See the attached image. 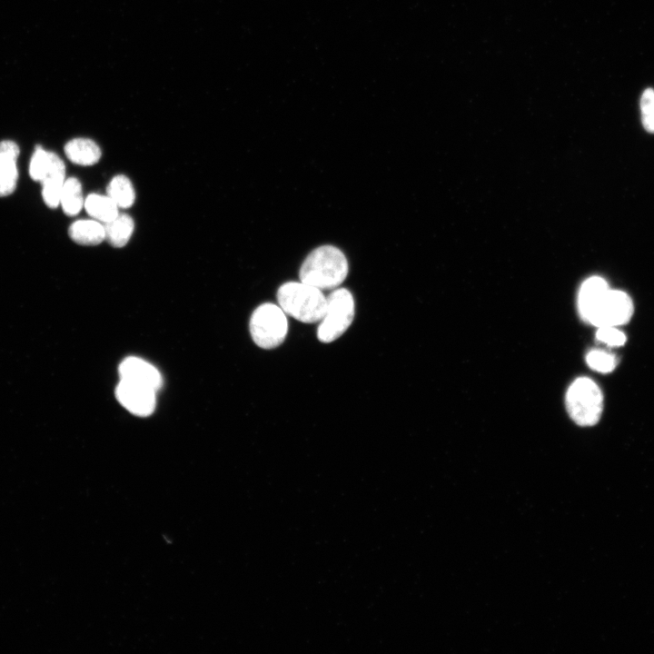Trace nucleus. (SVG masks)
<instances>
[{"label":"nucleus","mask_w":654,"mask_h":654,"mask_svg":"<svg viewBox=\"0 0 654 654\" xmlns=\"http://www.w3.org/2000/svg\"><path fill=\"white\" fill-rule=\"evenodd\" d=\"M105 240L114 247H124L129 241L134 228L133 218L126 213H118L104 224Z\"/></svg>","instance_id":"obj_14"},{"label":"nucleus","mask_w":654,"mask_h":654,"mask_svg":"<svg viewBox=\"0 0 654 654\" xmlns=\"http://www.w3.org/2000/svg\"><path fill=\"white\" fill-rule=\"evenodd\" d=\"M566 407L575 423L593 426L600 421L603 410L601 390L591 379L578 378L568 389Z\"/></svg>","instance_id":"obj_3"},{"label":"nucleus","mask_w":654,"mask_h":654,"mask_svg":"<svg viewBox=\"0 0 654 654\" xmlns=\"http://www.w3.org/2000/svg\"><path fill=\"white\" fill-rule=\"evenodd\" d=\"M84 203L82 185L79 180L74 177L66 179L60 198L64 213L68 216H74L81 211Z\"/></svg>","instance_id":"obj_16"},{"label":"nucleus","mask_w":654,"mask_h":654,"mask_svg":"<svg viewBox=\"0 0 654 654\" xmlns=\"http://www.w3.org/2000/svg\"><path fill=\"white\" fill-rule=\"evenodd\" d=\"M632 314L633 303L630 297L622 291L609 289L587 322L597 327H618L627 323Z\"/></svg>","instance_id":"obj_6"},{"label":"nucleus","mask_w":654,"mask_h":654,"mask_svg":"<svg viewBox=\"0 0 654 654\" xmlns=\"http://www.w3.org/2000/svg\"><path fill=\"white\" fill-rule=\"evenodd\" d=\"M64 181L65 165L63 160L52 152L48 172L41 182L43 199L48 207L56 208L60 204Z\"/></svg>","instance_id":"obj_10"},{"label":"nucleus","mask_w":654,"mask_h":654,"mask_svg":"<svg viewBox=\"0 0 654 654\" xmlns=\"http://www.w3.org/2000/svg\"><path fill=\"white\" fill-rule=\"evenodd\" d=\"M641 121L649 133H654V90L647 88L640 97Z\"/></svg>","instance_id":"obj_20"},{"label":"nucleus","mask_w":654,"mask_h":654,"mask_svg":"<svg viewBox=\"0 0 654 654\" xmlns=\"http://www.w3.org/2000/svg\"><path fill=\"white\" fill-rule=\"evenodd\" d=\"M66 157L74 164L88 166L96 164L101 158V149L93 140L75 138L64 145Z\"/></svg>","instance_id":"obj_12"},{"label":"nucleus","mask_w":654,"mask_h":654,"mask_svg":"<svg viewBox=\"0 0 654 654\" xmlns=\"http://www.w3.org/2000/svg\"><path fill=\"white\" fill-rule=\"evenodd\" d=\"M249 326L253 342L263 349L282 344L288 332L286 313L271 302L263 303L253 311Z\"/></svg>","instance_id":"obj_5"},{"label":"nucleus","mask_w":654,"mask_h":654,"mask_svg":"<svg viewBox=\"0 0 654 654\" xmlns=\"http://www.w3.org/2000/svg\"><path fill=\"white\" fill-rule=\"evenodd\" d=\"M282 311L305 323L321 322L326 311V297L322 290L302 282H288L277 291Z\"/></svg>","instance_id":"obj_2"},{"label":"nucleus","mask_w":654,"mask_h":654,"mask_svg":"<svg viewBox=\"0 0 654 654\" xmlns=\"http://www.w3.org/2000/svg\"><path fill=\"white\" fill-rule=\"evenodd\" d=\"M156 391L149 387L120 380L115 395L118 401L134 415L145 417L155 408Z\"/></svg>","instance_id":"obj_7"},{"label":"nucleus","mask_w":654,"mask_h":654,"mask_svg":"<svg viewBox=\"0 0 654 654\" xmlns=\"http://www.w3.org/2000/svg\"><path fill=\"white\" fill-rule=\"evenodd\" d=\"M107 195L121 208H129L135 199L132 182L124 174L114 176L107 186Z\"/></svg>","instance_id":"obj_17"},{"label":"nucleus","mask_w":654,"mask_h":654,"mask_svg":"<svg viewBox=\"0 0 654 654\" xmlns=\"http://www.w3.org/2000/svg\"><path fill=\"white\" fill-rule=\"evenodd\" d=\"M596 338L609 346H620L626 342V335L614 326H601L598 328Z\"/></svg>","instance_id":"obj_21"},{"label":"nucleus","mask_w":654,"mask_h":654,"mask_svg":"<svg viewBox=\"0 0 654 654\" xmlns=\"http://www.w3.org/2000/svg\"><path fill=\"white\" fill-rule=\"evenodd\" d=\"M120 380L149 387L157 391L163 385L160 372L151 363L138 357H127L118 368Z\"/></svg>","instance_id":"obj_8"},{"label":"nucleus","mask_w":654,"mask_h":654,"mask_svg":"<svg viewBox=\"0 0 654 654\" xmlns=\"http://www.w3.org/2000/svg\"><path fill=\"white\" fill-rule=\"evenodd\" d=\"M51 155L52 152L41 146L35 147L29 165V174L34 181L41 183L44 180L50 166Z\"/></svg>","instance_id":"obj_18"},{"label":"nucleus","mask_w":654,"mask_h":654,"mask_svg":"<svg viewBox=\"0 0 654 654\" xmlns=\"http://www.w3.org/2000/svg\"><path fill=\"white\" fill-rule=\"evenodd\" d=\"M586 361L590 369L603 373L612 372L617 366L616 357L601 350L590 352L586 356Z\"/></svg>","instance_id":"obj_19"},{"label":"nucleus","mask_w":654,"mask_h":654,"mask_svg":"<svg viewBox=\"0 0 654 654\" xmlns=\"http://www.w3.org/2000/svg\"><path fill=\"white\" fill-rule=\"evenodd\" d=\"M326 311L317 329L318 339L325 343L341 337L354 318V300L347 289H335L326 297Z\"/></svg>","instance_id":"obj_4"},{"label":"nucleus","mask_w":654,"mask_h":654,"mask_svg":"<svg viewBox=\"0 0 654 654\" xmlns=\"http://www.w3.org/2000/svg\"><path fill=\"white\" fill-rule=\"evenodd\" d=\"M609 289L607 282L599 276L590 277L582 283L578 296V308L584 321L588 322Z\"/></svg>","instance_id":"obj_11"},{"label":"nucleus","mask_w":654,"mask_h":654,"mask_svg":"<svg viewBox=\"0 0 654 654\" xmlns=\"http://www.w3.org/2000/svg\"><path fill=\"white\" fill-rule=\"evenodd\" d=\"M349 272L348 261L343 253L333 245H322L313 249L303 261L299 277L301 282L320 290L337 288Z\"/></svg>","instance_id":"obj_1"},{"label":"nucleus","mask_w":654,"mask_h":654,"mask_svg":"<svg viewBox=\"0 0 654 654\" xmlns=\"http://www.w3.org/2000/svg\"><path fill=\"white\" fill-rule=\"evenodd\" d=\"M18 145L9 140L0 142V197L10 195L16 187Z\"/></svg>","instance_id":"obj_9"},{"label":"nucleus","mask_w":654,"mask_h":654,"mask_svg":"<svg viewBox=\"0 0 654 654\" xmlns=\"http://www.w3.org/2000/svg\"><path fill=\"white\" fill-rule=\"evenodd\" d=\"M70 238L78 244L97 245L105 240L104 225L94 220H78L69 229Z\"/></svg>","instance_id":"obj_13"},{"label":"nucleus","mask_w":654,"mask_h":654,"mask_svg":"<svg viewBox=\"0 0 654 654\" xmlns=\"http://www.w3.org/2000/svg\"><path fill=\"white\" fill-rule=\"evenodd\" d=\"M84 206L91 217L104 223L119 213L117 204L108 195L91 193L84 200Z\"/></svg>","instance_id":"obj_15"}]
</instances>
